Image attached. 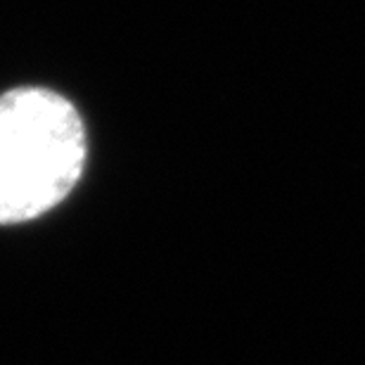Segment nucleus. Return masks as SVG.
Instances as JSON below:
<instances>
[{"instance_id":"1","label":"nucleus","mask_w":365,"mask_h":365,"mask_svg":"<svg viewBox=\"0 0 365 365\" xmlns=\"http://www.w3.org/2000/svg\"><path fill=\"white\" fill-rule=\"evenodd\" d=\"M86 166L76 107L46 88L0 95V225L26 223L67 200Z\"/></svg>"}]
</instances>
